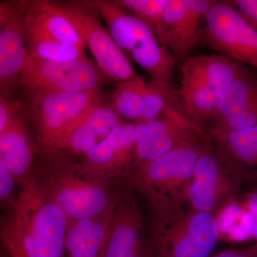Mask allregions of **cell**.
<instances>
[{
    "instance_id": "1",
    "label": "cell",
    "mask_w": 257,
    "mask_h": 257,
    "mask_svg": "<svg viewBox=\"0 0 257 257\" xmlns=\"http://www.w3.org/2000/svg\"><path fill=\"white\" fill-rule=\"evenodd\" d=\"M65 150L39 147L32 177L69 221L98 215L114 200L121 182L92 173Z\"/></svg>"
},
{
    "instance_id": "2",
    "label": "cell",
    "mask_w": 257,
    "mask_h": 257,
    "mask_svg": "<svg viewBox=\"0 0 257 257\" xmlns=\"http://www.w3.org/2000/svg\"><path fill=\"white\" fill-rule=\"evenodd\" d=\"M207 134L201 133L157 160L142 166L126 183L150 203L154 216L188 207L194 168Z\"/></svg>"
},
{
    "instance_id": "3",
    "label": "cell",
    "mask_w": 257,
    "mask_h": 257,
    "mask_svg": "<svg viewBox=\"0 0 257 257\" xmlns=\"http://www.w3.org/2000/svg\"><path fill=\"white\" fill-rule=\"evenodd\" d=\"M29 257H64L68 218L31 180L20 187L13 211L6 213Z\"/></svg>"
},
{
    "instance_id": "4",
    "label": "cell",
    "mask_w": 257,
    "mask_h": 257,
    "mask_svg": "<svg viewBox=\"0 0 257 257\" xmlns=\"http://www.w3.org/2000/svg\"><path fill=\"white\" fill-rule=\"evenodd\" d=\"M246 67L222 55L189 57L181 67V87L177 89L184 114L204 128L216 114L221 93Z\"/></svg>"
},
{
    "instance_id": "5",
    "label": "cell",
    "mask_w": 257,
    "mask_h": 257,
    "mask_svg": "<svg viewBox=\"0 0 257 257\" xmlns=\"http://www.w3.org/2000/svg\"><path fill=\"white\" fill-rule=\"evenodd\" d=\"M118 46L151 77V81L173 87L175 56L160 43L154 29L113 1L92 0Z\"/></svg>"
},
{
    "instance_id": "6",
    "label": "cell",
    "mask_w": 257,
    "mask_h": 257,
    "mask_svg": "<svg viewBox=\"0 0 257 257\" xmlns=\"http://www.w3.org/2000/svg\"><path fill=\"white\" fill-rule=\"evenodd\" d=\"M220 233L216 216L189 207L154 216L149 236L150 257H210Z\"/></svg>"
},
{
    "instance_id": "7",
    "label": "cell",
    "mask_w": 257,
    "mask_h": 257,
    "mask_svg": "<svg viewBox=\"0 0 257 257\" xmlns=\"http://www.w3.org/2000/svg\"><path fill=\"white\" fill-rule=\"evenodd\" d=\"M25 100V114L37 146L50 149L104 96L101 90L44 92Z\"/></svg>"
},
{
    "instance_id": "8",
    "label": "cell",
    "mask_w": 257,
    "mask_h": 257,
    "mask_svg": "<svg viewBox=\"0 0 257 257\" xmlns=\"http://www.w3.org/2000/svg\"><path fill=\"white\" fill-rule=\"evenodd\" d=\"M244 179L207 135L196 163L188 207L217 215L241 194Z\"/></svg>"
},
{
    "instance_id": "9",
    "label": "cell",
    "mask_w": 257,
    "mask_h": 257,
    "mask_svg": "<svg viewBox=\"0 0 257 257\" xmlns=\"http://www.w3.org/2000/svg\"><path fill=\"white\" fill-rule=\"evenodd\" d=\"M112 81L89 58L69 62L34 60H28L19 87L27 99L44 92L101 90Z\"/></svg>"
},
{
    "instance_id": "10",
    "label": "cell",
    "mask_w": 257,
    "mask_h": 257,
    "mask_svg": "<svg viewBox=\"0 0 257 257\" xmlns=\"http://www.w3.org/2000/svg\"><path fill=\"white\" fill-rule=\"evenodd\" d=\"M54 3L73 24L96 63L109 78L119 83L138 77L127 56L104 28L92 1L69 0Z\"/></svg>"
},
{
    "instance_id": "11",
    "label": "cell",
    "mask_w": 257,
    "mask_h": 257,
    "mask_svg": "<svg viewBox=\"0 0 257 257\" xmlns=\"http://www.w3.org/2000/svg\"><path fill=\"white\" fill-rule=\"evenodd\" d=\"M199 44L257 70V31L246 23L234 1H216L206 15Z\"/></svg>"
},
{
    "instance_id": "12",
    "label": "cell",
    "mask_w": 257,
    "mask_h": 257,
    "mask_svg": "<svg viewBox=\"0 0 257 257\" xmlns=\"http://www.w3.org/2000/svg\"><path fill=\"white\" fill-rule=\"evenodd\" d=\"M29 1L0 3V90L9 97L19 87L28 62L25 17Z\"/></svg>"
},
{
    "instance_id": "13",
    "label": "cell",
    "mask_w": 257,
    "mask_h": 257,
    "mask_svg": "<svg viewBox=\"0 0 257 257\" xmlns=\"http://www.w3.org/2000/svg\"><path fill=\"white\" fill-rule=\"evenodd\" d=\"M214 3V0H167L155 32L160 43L177 61L187 60L199 45L201 22Z\"/></svg>"
},
{
    "instance_id": "14",
    "label": "cell",
    "mask_w": 257,
    "mask_h": 257,
    "mask_svg": "<svg viewBox=\"0 0 257 257\" xmlns=\"http://www.w3.org/2000/svg\"><path fill=\"white\" fill-rule=\"evenodd\" d=\"M136 124L126 121L113 130L99 145L82 156L92 173L114 182H126L138 170Z\"/></svg>"
},
{
    "instance_id": "15",
    "label": "cell",
    "mask_w": 257,
    "mask_h": 257,
    "mask_svg": "<svg viewBox=\"0 0 257 257\" xmlns=\"http://www.w3.org/2000/svg\"><path fill=\"white\" fill-rule=\"evenodd\" d=\"M201 133L204 132L177 107L168 108L157 119L136 124L138 170Z\"/></svg>"
},
{
    "instance_id": "16",
    "label": "cell",
    "mask_w": 257,
    "mask_h": 257,
    "mask_svg": "<svg viewBox=\"0 0 257 257\" xmlns=\"http://www.w3.org/2000/svg\"><path fill=\"white\" fill-rule=\"evenodd\" d=\"M134 192L126 182L119 184L104 257H150L149 236Z\"/></svg>"
},
{
    "instance_id": "17",
    "label": "cell",
    "mask_w": 257,
    "mask_h": 257,
    "mask_svg": "<svg viewBox=\"0 0 257 257\" xmlns=\"http://www.w3.org/2000/svg\"><path fill=\"white\" fill-rule=\"evenodd\" d=\"M29 125L25 105L0 133V159L20 186L32 179L39 147Z\"/></svg>"
},
{
    "instance_id": "18",
    "label": "cell",
    "mask_w": 257,
    "mask_h": 257,
    "mask_svg": "<svg viewBox=\"0 0 257 257\" xmlns=\"http://www.w3.org/2000/svg\"><path fill=\"white\" fill-rule=\"evenodd\" d=\"M126 121L111 103L106 102L104 99L50 149L65 150L83 156L102 142L114 128Z\"/></svg>"
},
{
    "instance_id": "19",
    "label": "cell",
    "mask_w": 257,
    "mask_h": 257,
    "mask_svg": "<svg viewBox=\"0 0 257 257\" xmlns=\"http://www.w3.org/2000/svg\"><path fill=\"white\" fill-rule=\"evenodd\" d=\"M25 28L27 41L63 42L86 47L73 24L53 1H29Z\"/></svg>"
},
{
    "instance_id": "20",
    "label": "cell",
    "mask_w": 257,
    "mask_h": 257,
    "mask_svg": "<svg viewBox=\"0 0 257 257\" xmlns=\"http://www.w3.org/2000/svg\"><path fill=\"white\" fill-rule=\"evenodd\" d=\"M116 199L98 215L69 221L64 243L67 257L104 256Z\"/></svg>"
},
{
    "instance_id": "21",
    "label": "cell",
    "mask_w": 257,
    "mask_h": 257,
    "mask_svg": "<svg viewBox=\"0 0 257 257\" xmlns=\"http://www.w3.org/2000/svg\"><path fill=\"white\" fill-rule=\"evenodd\" d=\"M208 136L245 183L257 187V126Z\"/></svg>"
},
{
    "instance_id": "22",
    "label": "cell",
    "mask_w": 257,
    "mask_h": 257,
    "mask_svg": "<svg viewBox=\"0 0 257 257\" xmlns=\"http://www.w3.org/2000/svg\"><path fill=\"white\" fill-rule=\"evenodd\" d=\"M256 104L257 77L246 67L242 73L230 83L221 93L216 114L211 121Z\"/></svg>"
},
{
    "instance_id": "23",
    "label": "cell",
    "mask_w": 257,
    "mask_h": 257,
    "mask_svg": "<svg viewBox=\"0 0 257 257\" xmlns=\"http://www.w3.org/2000/svg\"><path fill=\"white\" fill-rule=\"evenodd\" d=\"M147 82L138 76L117 83L111 95V104L125 121L135 124L141 118L144 94Z\"/></svg>"
},
{
    "instance_id": "24",
    "label": "cell",
    "mask_w": 257,
    "mask_h": 257,
    "mask_svg": "<svg viewBox=\"0 0 257 257\" xmlns=\"http://www.w3.org/2000/svg\"><path fill=\"white\" fill-rule=\"evenodd\" d=\"M170 107L183 110L177 89L150 81L144 94L143 110L138 123L157 119Z\"/></svg>"
},
{
    "instance_id": "25",
    "label": "cell",
    "mask_w": 257,
    "mask_h": 257,
    "mask_svg": "<svg viewBox=\"0 0 257 257\" xmlns=\"http://www.w3.org/2000/svg\"><path fill=\"white\" fill-rule=\"evenodd\" d=\"M28 60L69 62L87 59L85 48L63 42L27 41Z\"/></svg>"
},
{
    "instance_id": "26",
    "label": "cell",
    "mask_w": 257,
    "mask_h": 257,
    "mask_svg": "<svg viewBox=\"0 0 257 257\" xmlns=\"http://www.w3.org/2000/svg\"><path fill=\"white\" fill-rule=\"evenodd\" d=\"M257 126V104L221 118L211 121L204 128L207 135L241 131Z\"/></svg>"
},
{
    "instance_id": "27",
    "label": "cell",
    "mask_w": 257,
    "mask_h": 257,
    "mask_svg": "<svg viewBox=\"0 0 257 257\" xmlns=\"http://www.w3.org/2000/svg\"><path fill=\"white\" fill-rule=\"evenodd\" d=\"M113 3L148 23L155 30L160 23L167 0H114Z\"/></svg>"
},
{
    "instance_id": "28",
    "label": "cell",
    "mask_w": 257,
    "mask_h": 257,
    "mask_svg": "<svg viewBox=\"0 0 257 257\" xmlns=\"http://www.w3.org/2000/svg\"><path fill=\"white\" fill-rule=\"evenodd\" d=\"M17 183L18 182L8 166L0 159V204L2 209L6 211V213L13 211L18 199Z\"/></svg>"
},
{
    "instance_id": "29",
    "label": "cell",
    "mask_w": 257,
    "mask_h": 257,
    "mask_svg": "<svg viewBox=\"0 0 257 257\" xmlns=\"http://www.w3.org/2000/svg\"><path fill=\"white\" fill-rule=\"evenodd\" d=\"M0 236L3 249L10 257H29L20 238L5 216H3L1 219Z\"/></svg>"
},
{
    "instance_id": "30",
    "label": "cell",
    "mask_w": 257,
    "mask_h": 257,
    "mask_svg": "<svg viewBox=\"0 0 257 257\" xmlns=\"http://www.w3.org/2000/svg\"><path fill=\"white\" fill-rule=\"evenodd\" d=\"M24 108L21 101H13L0 96V133L7 127L10 121L20 109Z\"/></svg>"
},
{
    "instance_id": "31",
    "label": "cell",
    "mask_w": 257,
    "mask_h": 257,
    "mask_svg": "<svg viewBox=\"0 0 257 257\" xmlns=\"http://www.w3.org/2000/svg\"><path fill=\"white\" fill-rule=\"evenodd\" d=\"M234 5L246 23L257 31V0H234Z\"/></svg>"
},
{
    "instance_id": "32",
    "label": "cell",
    "mask_w": 257,
    "mask_h": 257,
    "mask_svg": "<svg viewBox=\"0 0 257 257\" xmlns=\"http://www.w3.org/2000/svg\"><path fill=\"white\" fill-rule=\"evenodd\" d=\"M210 257H257V241L252 246L230 248L211 255Z\"/></svg>"
},
{
    "instance_id": "33",
    "label": "cell",
    "mask_w": 257,
    "mask_h": 257,
    "mask_svg": "<svg viewBox=\"0 0 257 257\" xmlns=\"http://www.w3.org/2000/svg\"><path fill=\"white\" fill-rule=\"evenodd\" d=\"M246 208L252 225L253 237L257 240V189L251 194H248Z\"/></svg>"
},
{
    "instance_id": "34",
    "label": "cell",
    "mask_w": 257,
    "mask_h": 257,
    "mask_svg": "<svg viewBox=\"0 0 257 257\" xmlns=\"http://www.w3.org/2000/svg\"><path fill=\"white\" fill-rule=\"evenodd\" d=\"M1 257H10V256L8 254V253L3 249V252L2 251L1 253Z\"/></svg>"
}]
</instances>
